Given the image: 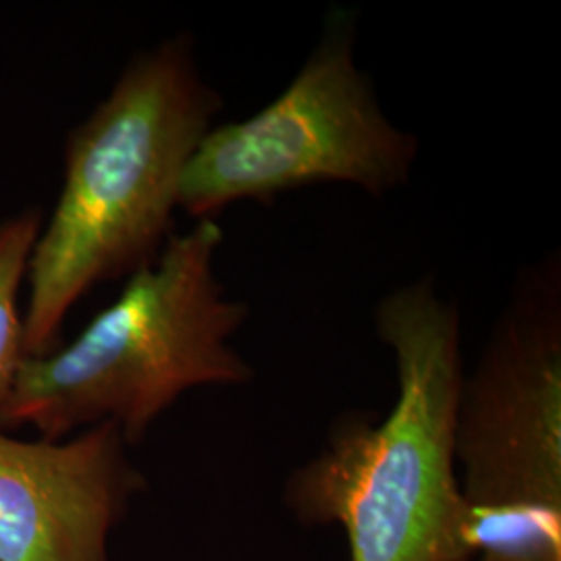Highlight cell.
I'll list each match as a JSON object with an SVG mask.
<instances>
[{
	"label": "cell",
	"instance_id": "7",
	"mask_svg": "<svg viewBox=\"0 0 561 561\" xmlns=\"http://www.w3.org/2000/svg\"><path fill=\"white\" fill-rule=\"evenodd\" d=\"M42 225L44 213L38 206L0 219V414L27 358L21 291L27 285L30 262Z\"/></svg>",
	"mask_w": 561,
	"mask_h": 561
},
{
	"label": "cell",
	"instance_id": "3",
	"mask_svg": "<svg viewBox=\"0 0 561 561\" xmlns=\"http://www.w3.org/2000/svg\"><path fill=\"white\" fill-rule=\"evenodd\" d=\"M222 240L219 221H194L76 340L25 358L0 428L34 426L57 442L111 422L131 447L183 393L252 381L231 345L250 308L215 271Z\"/></svg>",
	"mask_w": 561,
	"mask_h": 561
},
{
	"label": "cell",
	"instance_id": "1",
	"mask_svg": "<svg viewBox=\"0 0 561 561\" xmlns=\"http://www.w3.org/2000/svg\"><path fill=\"white\" fill-rule=\"evenodd\" d=\"M221 108L192 36L180 34L129 60L69 131L59 198L27 273V358L62 343V324L94 287L159 259L175 236L181 175Z\"/></svg>",
	"mask_w": 561,
	"mask_h": 561
},
{
	"label": "cell",
	"instance_id": "2",
	"mask_svg": "<svg viewBox=\"0 0 561 561\" xmlns=\"http://www.w3.org/2000/svg\"><path fill=\"white\" fill-rule=\"evenodd\" d=\"M375 327L396 360L391 412L340 416L285 482V503L304 524L341 526L350 561H460V310L419 279L382 296Z\"/></svg>",
	"mask_w": 561,
	"mask_h": 561
},
{
	"label": "cell",
	"instance_id": "4",
	"mask_svg": "<svg viewBox=\"0 0 561 561\" xmlns=\"http://www.w3.org/2000/svg\"><path fill=\"white\" fill-rule=\"evenodd\" d=\"M354 50L356 15L333 9L280 94L248 119L208 129L181 175L180 210L217 221L231 204H273L319 183L370 196L405 185L421 144L385 115Z\"/></svg>",
	"mask_w": 561,
	"mask_h": 561
},
{
	"label": "cell",
	"instance_id": "5",
	"mask_svg": "<svg viewBox=\"0 0 561 561\" xmlns=\"http://www.w3.org/2000/svg\"><path fill=\"white\" fill-rule=\"evenodd\" d=\"M547 259L522 273L463 373L456 412L461 500L561 512V277Z\"/></svg>",
	"mask_w": 561,
	"mask_h": 561
},
{
	"label": "cell",
	"instance_id": "6",
	"mask_svg": "<svg viewBox=\"0 0 561 561\" xmlns=\"http://www.w3.org/2000/svg\"><path fill=\"white\" fill-rule=\"evenodd\" d=\"M111 422L65 439L0 428V561H111L108 537L144 486Z\"/></svg>",
	"mask_w": 561,
	"mask_h": 561
}]
</instances>
